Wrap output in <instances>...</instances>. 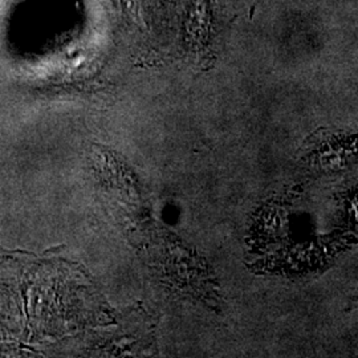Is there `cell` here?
<instances>
[{
    "mask_svg": "<svg viewBox=\"0 0 358 358\" xmlns=\"http://www.w3.org/2000/svg\"><path fill=\"white\" fill-rule=\"evenodd\" d=\"M338 206H340V217L343 229L358 235V183L349 186L344 192L338 195Z\"/></svg>",
    "mask_w": 358,
    "mask_h": 358,
    "instance_id": "obj_2",
    "label": "cell"
},
{
    "mask_svg": "<svg viewBox=\"0 0 358 358\" xmlns=\"http://www.w3.org/2000/svg\"><path fill=\"white\" fill-rule=\"evenodd\" d=\"M306 159L319 178L333 180L357 173L358 129L317 131L308 140Z\"/></svg>",
    "mask_w": 358,
    "mask_h": 358,
    "instance_id": "obj_1",
    "label": "cell"
}]
</instances>
